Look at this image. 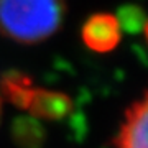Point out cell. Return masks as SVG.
I'll return each instance as SVG.
<instances>
[{
  "instance_id": "obj_8",
  "label": "cell",
  "mask_w": 148,
  "mask_h": 148,
  "mask_svg": "<svg viewBox=\"0 0 148 148\" xmlns=\"http://www.w3.org/2000/svg\"><path fill=\"white\" fill-rule=\"evenodd\" d=\"M0 112H2V101H0Z\"/></svg>"
},
{
  "instance_id": "obj_5",
  "label": "cell",
  "mask_w": 148,
  "mask_h": 148,
  "mask_svg": "<svg viewBox=\"0 0 148 148\" xmlns=\"http://www.w3.org/2000/svg\"><path fill=\"white\" fill-rule=\"evenodd\" d=\"M33 89H35V86L32 82V77H28L23 73L10 71L2 77L3 97L18 109H27L28 99H30Z\"/></svg>"
},
{
  "instance_id": "obj_3",
  "label": "cell",
  "mask_w": 148,
  "mask_h": 148,
  "mask_svg": "<svg viewBox=\"0 0 148 148\" xmlns=\"http://www.w3.org/2000/svg\"><path fill=\"white\" fill-rule=\"evenodd\" d=\"M148 102L143 95L125 112L120 130L115 138V148H147Z\"/></svg>"
},
{
  "instance_id": "obj_2",
  "label": "cell",
  "mask_w": 148,
  "mask_h": 148,
  "mask_svg": "<svg viewBox=\"0 0 148 148\" xmlns=\"http://www.w3.org/2000/svg\"><path fill=\"white\" fill-rule=\"evenodd\" d=\"M82 41L95 53H109L115 49L122 40V28L115 15L94 13L89 16L81 30Z\"/></svg>"
},
{
  "instance_id": "obj_4",
  "label": "cell",
  "mask_w": 148,
  "mask_h": 148,
  "mask_svg": "<svg viewBox=\"0 0 148 148\" xmlns=\"http://www.w3.org/2000/svg\"><path fill=\"white\" fill-rule=\"evenodd\" d=\"M33 119L40 120H61L71 114L73 101L68 94L59 90L35 87L28 99L27 109Z\"/></svg>"
},
{
  "instance_id": "obj_7",
  "label": "cell",
  "mask_w": 148,
  "mask_h": 148,
  "mask_svg": "<svg viewBox=\"0 0 148 148\" xmlns=\"http://www.w3.org/2000/svg\"><path fill=\"white\" fill-rule=\"evenodd\" d=\"M117 20L120 23V28H127L128 32H137L142 30L145 25L143 12L138 7H123L120 10V15L117 16Z\"/></svg>"
},
{
  "instance_id": "obj_1",
  "label": "cell",
  "mask_w": 148,
  "mask_h": 148,
  "mask_svg": "<svg viewBox=\"0 0 148 148\" xmlns=\"http://www.w3.org/2000/svg\"><path fill=\"white\" fill-rule=\"evenodd\" d=\"M64 0H0V33L23 45L40 43L59 30Z\"/></svg>"
},
{
  "instance_id": "obj_6",
  "label": "cell",
  "mask_w": 148,
  "mask_h": 148,
  "mask_svg": "<svg viewBox=\"0 0 148 148\" xmlns=\"http://www.w3.org/2000/svg\"><path fill=\"white\" fill-rule=\"evenodd\" d=\"M12 137L21 148H41L45 142V130L33 117H20L13 122Z\"/></svg>"
}]
</instances>
